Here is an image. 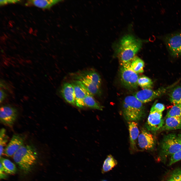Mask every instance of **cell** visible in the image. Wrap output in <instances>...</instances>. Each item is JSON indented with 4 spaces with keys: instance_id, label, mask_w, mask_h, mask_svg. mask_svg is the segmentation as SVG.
Returning <instances> with one entry per match:
<instances>
[{
    "instance_id": "obj_1",
    "label": "cell",
    "mask_w": 181,
    "mask_h": 181,
    "mask_svg": "<svg viewBox=\"0 0 181 181\" xmlns=\"http://www.w3.org/2000/svg\"><path fill=\"white\" fill-rule=\"evenodd\" d=\"M142 45L141 40L132 35H127L121 39L116 53L120 66L129 65Z\"/></svg>"
},
{
    "instance_id": "obj_2",
    "label": "cell",
    "mask_w": 181,
    "mask_h": 181,
    "mask_svg": "<svg viewBox=\"0 0 181 181\" xmlns=\"http://www.w3.org/2000/svg\"><path fill=\"white\" fill-rule=\"evenodd\" d=\"M143 104L135 97H126L123 103L122 113L125 119L130 121H136L142 119L145 115Z\"/></svg>"
},
{
    "instance_id": "obj_3",
    "label": "cell",
    "mask_w": 181,
    "mask_h": 181,
    "mask_svg": "<svg viewBox=\"0 0 181 181\" xmlns=\"http://www.w3.org/2000/svg\"><path fill=\"white\" fill-rule=\"evenodd\" d=\"M37 154L34 149L30 145H23L13 156L15 162L24 172H28L35 163Z\"/></svg>"
},
{
    "instance_id": "obj_4",
    "label": "cell",
    "mask_w": 181,
    "mask_h": 181,
    "mask_svg": "<svg viewBox=\"0 0 181 181\" xmlns=\"http://www.w3.org/2000/svg\"><path fill=\"white\" fill-rule=\"evenodd\" d=\"M161 154L164 158L176 153L181 149V145L177 135L170 133L165 136L161 143Z\"/></svg>"
},
{
    "instance_id": "obj_5",
    "label": "cell",
    "mask_w": 181,
    "mask_h": 181,
    "mask_svg": "<svg viewBox=\"0 0 181 181\" xmlns=\"http://www.w3.org/2000/svg\"><path fill=\"white\" fill-rule=\"evenodd\" d=\"M120 74L121 82L125 87L131 89L138 88L139 76L130 68L129 66H120Z\"/></svg>"
},
{
    "instance_id": "obj_6",
    "label": "cell",
    "mask_w": 181,
    "mask_h": 181,
    "mask_svg": "<svg viewBox=\"0 0 181 181\" xmlns=\"http://www.w3.org/2000/svg\"><path fill=\"white\" fill-rule=\"evenodd\" d=\"M173 85L166 87H161L156 90L151 89H143L134 93L133 95L143 103H148L164 94Z\"/></svg>"
},
{
    "instance_id": "obj_7",
    "label": "cell",
    "mask_w": 181,
    "mask_h": 181,
    "mask_svg": "<svg viewBox=\"0 0 181 181\" xmlns=\"http://www.w3.org/2000/svg\"><path fill=\"white\" fill-rule=\"evenodd\" d=\"M164 40L172 56L175 57L181 56V31L166 35Z\"/></svg>"
},
{
    "instance_id": "obj_8",
    "label": "cell",
    "mask_w": 181,
    "mask_h": 181,
    "mask_svg": "<svg viewBox=\"0 0 181 181\" xmlns=\"http://www.w3.org/2000/svg\"><path fill=\"white\" fill-rule=\"evenodd\" d=\"M18 111L14 108L8 106H2L0 109V119L4 124L12 127L18 116Z\"/></svg>"
},
{
    "instance_id": "obj_9",
    "label": "cell",
    "mask_w": 181,
    "mask_h": 181,
    "mask_svg": "<svg viewBox=\"0 0 181 181\" xmlns=\"http://www.w3.org/2000/svg\"><path fill=\"white\" fill-rule=\"evenodd\" d=\"M164 123L162 113L150 112L145 126L148 130L153 132L161 129Z\"/></svg>"
},
{
    "instance_id": "obj_10",
    "label": "cell",
    "mask_w": 181,
    "mask_h": 181,
    "mask_svg": "<svg viewBox=\"0 0 181 181\" xmlns=\"http://www.w3.org/2000/svg\"><path fill=\"white\" fill-rule=\"evenodd\" d=\"M25 137L22 134H17L12 136L9 142L5 149L4 153L8 157L13 156L15 152L23 145Z\"/></svg>"
},
{
    "instance_id": "obj_11",
    "label": "cell",
    "mask_w": 181,
    "mask_h": 181,
    "mask_svg": "<svg viewBox=\"0 0 181 181\" xmlns=\"http://www.w3.org/2000/svg\"><path fill=\"white\" fill-rule=\"evenodd\" d=\"M138 140L139 147L143 150H151L155 145V139L153 135L143 128L141 130L138 137Z\"/></svg>"
},
{
    "instance_id": "obj_12",
    "label": "cell",
    "mask_w": 181,
    "mask_h": 181,
    "mask_svg": "<svg viewBox=\"0 0 181 181\" xmlns=\"http://www.w3.org/2000/svg\"><path fill=\"white\" fill-rule=\"evenodd\" d=\"M72 84L74 89L76 105L79 107L82 108L84 106V98L87 95L91 94L80 81H75Z\"/></svg>"
},
{
    "instance_id": "obj_13",
    "label": "cell",
    "mask_w": 181,
    "mask_h": 181,
    "mask_svg": "<svg viewBox=\"0 0 181 181\" xmlns=\"http://www.w3.org/2000/svg\"><path fill=\"white\" fill-rule=\"evenodd\" d=\"M61 92L63 97L67 102L73 105H76L74 89L72 83H64Z\"/></svg>"
},
{
    "instance_id": "obj_14",
    "label": "cell",
    "mask_w": 181,
    "mask_h": 181,
    "mask_svg": "<svg viewBox=\"0 0 181 181\" xmlns=\"http://www.w3.org/2000/svg\"><path fill=\"white\" fill-rule=\"evenodd\" d=\"M128 126L130 147L134 151L136 150V141L139 134L138 124L135 121H130L128 122Z\"/></svg>"
},
{
    "instance_id": "obj_15",
    "label": "cell",
    "mask_w": 181,
    "mask_h": 181,
    "mask_svg": "<svg viewBox=\"0 0 181 181\" xmlns=\"http://www.w3.org/2000/svg\"><path fill=\"white\" fill-rule=\"evenodd\" d=\"M165 122L161 128L163 130L181 129V119L174 117H166Z\"/></svg>"
},
{
    "instance_id": "obj_16",
    "label": "cell",
    "mask_w": 181,
    "mask_h": 181,
    "mask_svg": "<svg viewBox=\"0 0 181 181\" xmlns=\"http://www.w3.org/2000/svg\"><path fill=\"white\" fill-rule=\"evenodd\" d=\"M62 1L59 0H28L25 4L26 5L31 4L42 9H49L56 4Z\"/></svg>"
},
{
    "instance_id": "obj_17",
    "label": "cell",
    "mask_w": 181,
    "mask_h": 181,
    "mask_svg": "<svg viewBox=\"0 0 181 181\" xmlns=\"http://www.w3.org/2000/svg\"><path fill=\"white\" fill-rule=\"evenodd\" d=\"M78 79L92 94L96 96L101 95V88L98 87L86 78L81 75L78 77Z\"/></svg>"
},
{
    "instance_id": "obj_18",
    "label": "cell",
    "mask_w": 181,
    "mask_h": 181,
    "mask_svg": "<svg viewBox=\"0 0 181 181\" xmlns=\"http://www.w3.org/2000/svg\"><path fill=\"white\" fill-rule=\"evenodd\" d=\"M83 103L84 106L100 110H103V107L91 94H88L85 96L83 100Z\"/></svg>"
},
{
    "instance_id": "obj_19",
    "label": "cell",
    "mask_w": 181,
    "mask_h": 181,
    "mask_svg": "<svg viewBox=\"0 0 181 181\" xmlns=\"http://www.w3.org/2000/svg\"><path fill=\"white\" fill-rule=\"evenodd\" d=\"M144 63L139 58L136 56L131 62L129 66L130 68L137 74L144 72Z\"/></svg>"
},
{
    "instance_id": "obj_20",
    "label": "cell",
    "mask_w": 181,
    "mask_h": 181,
    "mask_svg": "<svg viewBox=\"0 0 181 181\" xmlns=\"http://www.w3.org/2000/svg\"><path fill=\"white\" fill-rule=\"evenodd\" d=\"M82 75L98 87L101 88V80L100 76L98 73L95 71H91Z\"/></svg>"
},
{
    "instance_id": "obj_21",
    "label": "cell",
    "mask_w": 181,
    "mask_h": 181,
    "mask_svg": "<svg viewBox=\"0 0 181 181\" xmlns=\"http://www.w3.org/2000/svg\"><path fill=\"white\" fill-rule=\"evenodd\" d=\"M117 164L116 160L111 155H108L104 160L102 170L103 173L111 170Z\"/></svg>"
},
{
    "instance_id": "obj_22",
    "label": "cell",
    "mask_w": 181,
    "mask_h": 181,
    "mask_svg": "<svg viewBox=\"0 0 181 181\" xmlns=\"http://www.w3.org/2000/svg\"><path fill=\"white\" fill-rule=\"evenodd\" d=\"M169 98L171 103L174 105L181 104V86L176 87L171 91Z\"/></svg>"
},
{
    "instance_id": "obj_23",
    "label": "cell",
    "mask_w": 181,
    "mask_h": 181,
    "mask_svg": "<svg viewBox=\"0 0 181 181\" xmlns=\"http://www.w3.org/2000/svg\"><path fill=\"white\" fill-rule=\"evenodd\" d=\"M0 162L2 164L5 172L6 173L12 174L16 172V169L15 165L9 160L1 158Z\"/></svg>"
},
{
    "instance_id": "obj_24",
    "label": "cell",
    "mask_w": 181,
    "mask_h": 181,
    "mask_svg": "<svg viewBox=\"0 0 181 181\" xmlns=\"http://www.w3.org/2000/svg\"><path fill=\"white\" fill-rule=\"evenodd\" d=\"M138 86L144 89H151L153 86V82L149 77L144 75L139 76L138 80Z\"/></svg>"
},
{
    "instance_id": "obj_25",
    "label": "cell",
    "mask_w": 181,
    "mask_h": 181,
    "mask_svg": "<svg viewBox=\"0 0 181 181\" xmlns=\"http://www.w3.org/2000/svg\"><path fill=\"white\" fill-rule=\"evenodd\" d=\"M174 117L181 119V104L174 105L168 112L166 117Z\"/></svg>"
},
{
    "instance_id": "obj_26",
    "label": "cell",
    "mask_w": 181,
    "mask_h": 181,
    "mask_svg": "<svg viewBox=\"0 0 181 181\" xmlns=\"http://www.w3.org/2000/svg\"><path fill=\"white\" fill-rule=\"evenodd\" d=\"M8 139V137L6 134L5 129L3 128H1L0 132V155L1 158L4 153L5 150L4 147L6 146Z\"/></svg>"
},
{
    "instance_id": "obj_27",
    "label": "cell",
    "mask_w": 181,
    "mask_h": 181,
    "mask_svg": "<svg viewBox=\"0 0 181 181\" xmlns=\"http://www.w3.org/2000/svg\"><path fill=\"white\" fill-rule=\"evenodd\" d=\"M165 181H181V169L173 171Z\"/></svg>"
},
{
    "instance_id": "obj_28",
    "label": "cell",
    "mask_w": 181,
    "mask_h": 181,
    "mask_svg": "<svg viewBox=\"0 0 181 181\" xmlns=\"http://www.w3.org/2000/svg\"><path fill=\"white\" fill-rule=\"evenodd\" d=\"M155 102L151 107L150 112H156L162 113L165 109L164 104L160 103H156Z\"/></svg>"
},
{
    "instance_id": "obj_29",
    "label": "cell",
    "mask_w": 181,
    "mask_h": 181,
    "mask_svg": "<svg viewBox=\"0 0 181 181\" xmlns=\"http://www.w3.org/2000/svg\"><path fill=\"white\" fill-rule=\"evenodd\" d=\"M181 160V149L171 156L169 165H170Z\"/></svg>"
},
{
    "instance_id": "obj_30",
    "label": "cell",
    "mask_w": 181,
    "mask_h": 181,
    "mask_svg": "<svg viewBox=\"0 0 181 181\" xmlns=\"http://www.w3.org/2000/svg\"><path fill=\"white\" fill-rule=\"evenodd\" d=\"M20 1L15 0H3L0 1V5H3L15 3H18Z\"/></svg>"
},
{
    "instance_id": "obj_31",
    "label": "cell",
    "mask_w": 181,
    "mask_h": 181,
    "mask_svg": "<svg viewBox=\"0 0 181 181\" xmlns=\"http://www.w3.org/2000/svg\"><path fill=\"white\" fill-rule=\"evenodd\" d=\"M7 96V94L4 90L3 89H0V102H2Z\"/></svg>"
},
{
    "instance_id": "obj_32",
    "label": "cell",
    "mask_w": 181,
    "mask_h": 181,
    "mask_svg": "<svg viewBox=\"0 0 181 181\" xmlns=\"http://www.w3.org/2000/svg\"><path fill=\"white\" fill-rule=\"evenodd\" d=\"M4 172H5V170L2 164L0 162V177L1 179L4 178L6 177V175Z\"/></svg>"
},
{
    "instance_id": "obj_33",
    "label": "cell",
    "mask_w": 181,
    "mask_h": 181,
    "mask_svg": "<svg viewBox=\"0 0 181 181\" xmlns=\"http://www.w3.org/2000/svg\"><path fill=\"white\" fill-rule=\"evenodd\" d=\"M177 139L181 145V133L177 135Z\"/></svg>"
},
{
    "instance_id": "obj_34",
    "label": "cell",
    "mask_w": 181,
    "mask_h": 181,
    "mask_svg": "<svg viewBox=\"0 0 181 181\" xmlns=\"http://www.w3.org/2000/svg\"><path fill=\"white\" fill-rule=\"evenodd\" d=\"M102 181H107L106 180H102Z\"/></svg>"
}]
</instances>
